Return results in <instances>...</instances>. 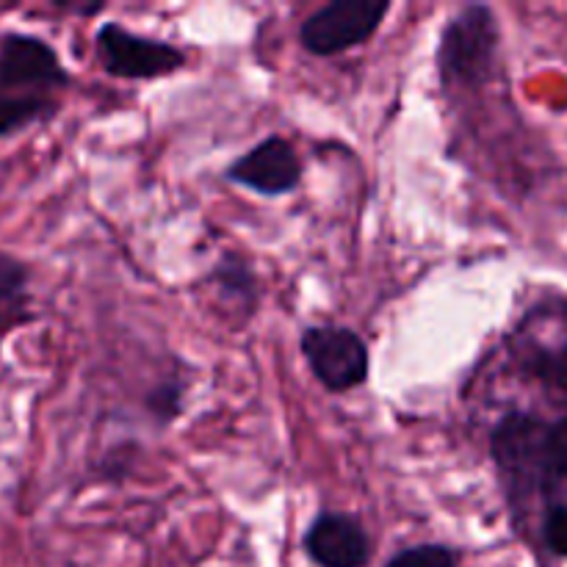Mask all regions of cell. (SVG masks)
<instances>
[{"label":"cell","mask_w":567,"mask_h":567,"mask_svg":"<svg viewBox=\"0 0 567 567\" xmlns=\"http://www.w3.org/2000/svg\"><path fill=\"white\" fill-rule=\"evenodd\" d=\"M502 42V28L491 6L474 3L460 9L443 25L437 42V78L443 89L480 86L493 75Z\"/></svg>","instance_id":"1"},{"label":"cell","mask_w":567,"mask_h":567,"mask_svg":"<svg viewBox=\"0 0 567 567\" xmlns=\"http://www.w3.org/2000/svg\"><path fill=\"white\" fill-rule=\"evenodd\" d=\"M491 454L515 498L532 496L548 485V424L529 413H509L491 435Z\"/></svg>","instance_id":"2"},{"label":"cell","mask_w":567,"mask_h":567,"mask_svg":"<svg viewBox=\"0 0 567 567\" xmlns=\"http://www.w3.org/2000/svg\"><path fill=\"white\" fill-rule=\"evenodd\" d=\"M100 64L109 75L125 81H155V78L175 75L186 66V53L177 44L164 39L138 37L120 22H105L94 37Z\"/></svg>","instance_id":"3"},{"label":"cell","mask_w":567,"mask_h":567,"mask_svg":"<svg viewBox=\"0 0 567 567\" xmlns=\"http://www.w3.org/2000/svg\"><path fill=\"white\" fill-rule=\"evenodd\" d=\"M299 347L313 377L330 393H347L369 380V349L349 327H305Z\"/></svg>","instance_id":"4"},{"label":"cell","mask_w":567,"mask_h":567,"mask_svg":"<svg viewBox=\"0 0 567 567\" xmlns=\"http://www.w3.org/2000/svg\"><path fill=\"white\" fill-rule=\"evenodd\" d=\"M391 3L374 0H336L321 6L299 25V42L313 55H338L369 42L382 25Z\"/></svg>","instance_id":"5"},{"label":"cell","mask_w":567,"mask_h":567,"mask_svg":"<svg viewBox=\"0 0 567 567\" xmlns=\"http://www.w3.org/2000/svg\"><path fill=\"white\" fill-rule=\"evenodd\" d=\"M70 83L59 53L44 39L31 33H3L0 37V89L25 94V97H48Z\"/></svg>","instance_id":"6"},{"label":"cell","mask_w":567,"mask_h":567,"mask_svg":"<svg viewBox=\"0 0 567 567\" xmlns=\"http://www.w3.org/2000/svg\"><path fill=\"white\" fill-rule=\"evenodd\" d=\"M227 181L264 197H282L297 192L302 183V158L288 138L269 136L233 161Z\"/></svg>","instance_id":"7"},{"label":"cell","mask_w":567,"mask_h":567,"mask_svg":"<svg viewBox=\"0 0 567 567\" xmlns=\"http://www.w3.org/2000/svg\"><path fill=\"white\" fill-rule=\"evenodd\" d=\"M305 554L319 567H365L371 540L354 515L324 509L305 532Z\"/></svg>","instance_id":"8"},{"label":"cell","mask_w":567,"mask_h":567,"mask_svg":"<svg viewBox=\"0 0 567 567\" xmlns=\"http://www.w3.org/2000/svg\"><path fill=\"white\" fill-rule=\"evenodd\" d=\"M28 266L14 255L0 252V347L14 327L28 321Z\"/></svg>","instance_id":"9"},{"label":"cell","mask_w":567,"mask_h":567,"mask_svg":"<svg viewBox=\"0 0 567 567\" xmlns=\"http://www.w3.org/2000/svg\"><path fill=\"white\" fill-rule=\"evenodd\" d=\"M210 280H214L216 293H219L225 302L252 313L255 305H258L260 299V291H258V275H255L252 266H249L247 260L238 258V255L233 252L225 255V258H219V264L214 266Z\"/></svg>","instance_id":"10"},{"label":"cell","mask_w":567,"mask_h":567,"mask_svg":"<svg viewBox=\"0 0 567 567\" xmlns=\"http://www.w3.org/2000/svg\"><path fill=\"white\" fill-rule=\"evenodd\" d=\"M59 111V100L25 97V94L3 92L0 89V138L14 136L37 122L53 120Z\"/></svg>","instance_id":"11"},{"label":"cell","mask_w":567,"mask_h":567,"mask_svg":"<svg viewBox=\"0 0 567 567\" xmlns=\"http://www.w3.org/2000/svg\"><path fill=\"white\" fill-rule=\"evenodd\" d=\"M144 408L150 410L158 424H172L183 413V382L177 377L158 382L153 391L144 396Z\"/></svg>","instance_id":"12"},{"label":"cell","mask_w":567,"mask_h":567,"mask_svg":"<svg viewBox=\"0 0 567 567\" xmlns=\"http://www.w3.org/2000/svg\"><path fill=\"white\" fill-rule=\"evenodd\" d=\"M385 567H457V554L441 543H424L393 554Z\"/></svg>","instance_id":"13"},{"label":"cell","mask_w":567,"mask_h":567,"mask_svg":"<svg viewBox=\"0 0 567 567\" xmlns=\"http://www.w3.org/2000/svg\"><path fill=\"white\" fill-rule=\"evenodd\" d=\"M543 535H546L548 548L559 557H567V504H557L548 509L546 524H543Z\"/></svg>","instance_id":"14"},{"label":"cell","mask_w":567,"mask_h":567,"mask_svg":"<svg viewBox=\"0 0 567 567\" xmlns=\"http://www.w3.org/2000/svg\"><path fill=\"white\" fill-rule=\"evenodd\" d=\"M548 465L554 476L567 480V415L557 424H548Z\"/></svg>","instance_id":"15"},{"label":"cell","mask_w":567,"mask_h":567,"mask_svg":"<svg viewBox=\"0 0 567 567\" xmlns=\"http://www.w3.org/2000/svg\"><path fill=\"white\" fill-rule=\"evenodd\" d=\"M543 374H546V380H551L559 391L567 393V343L557 354L543 360Z\"/></svg>","instance_id":"16"}]
</instances>
